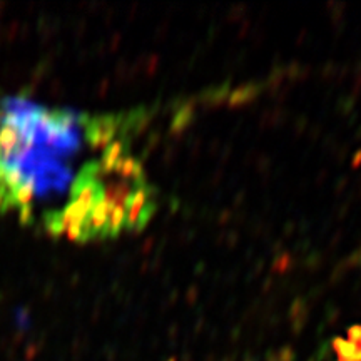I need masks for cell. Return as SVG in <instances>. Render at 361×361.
<instances>
[{
    "instance_id": "1",
    "label": "cell",
    "mask_w": 361,
    "mask_h": 361,
    "mask_svg": "<svg viewBox=\"0 0 361 361\" xmlns=\"http://www.w3.org/2000/svg\"><path fill=\"white\" fill-rule=\"evenodd\" d=\"M154 213L146 173L117 139L85 162L49 234L72 241L116 238L142 229Z\"/></svg>"
}]
</instances>
